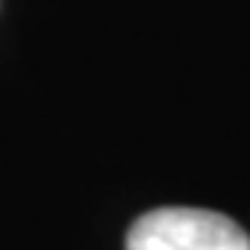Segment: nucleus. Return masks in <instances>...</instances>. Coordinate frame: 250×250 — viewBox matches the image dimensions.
<instances>
[{
	"mask_svg": "<svg viewBox=\"0 0 250 250\" xmlns=\"http://www.w3.org/2000/svg\"><path fill=\"white\" fill-rule=\"evenodd\" d=\"M127 250H250V238L217 211L154 208L130 226Z\"/></svg>",
	"mask_w": 250,
	"mask_h": 250,
	"instance_id": "f257e3e1",
	"label": "nucleus"
}]
</instances>
